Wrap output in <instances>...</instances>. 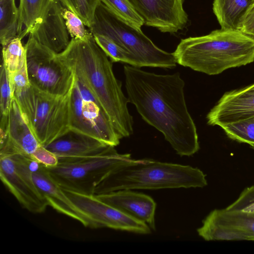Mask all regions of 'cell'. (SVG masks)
<instances>
[{"label":"cell","mask_w":254,"mask_h":254,"mask_svg":"<svg viewBox=\"0 0 254 254\" xmlns=\"http://www.w3.org/2000/svg\"><path fill=\"white\" fill-rule=\"evenodd\" d=\"M0 154L31 157L40 145L14 99L7 116L0 117Z\"/></svg>","instance_id":"cell-14"},{"label":"cell","mask_w":254,"mask_h":254,"mask_svg":"<svg viewBox=\"0 0 254 254\" xmlns=\"http://www.w3.org/2000/svg\"><path fill=\"white\" fill-rule=\"evenodd\" d=\"M119 18L139 29L144 21L128 0H100Z\"/></svg>","instance_id":"cell-26"},{"label":"cell","mask_w":254,"mask_h":254,"mask_svg":"<svg viewBox=\"0 0 254 254\" xmlns=\"http://www.w3.org/2000/svg\"><path fill=\"white\" fill-rule=\"evenodd\" d=\"M89 28L93 35H105L129 53L143 66L173 68L177 62L173 53L156 45L141 31L124 21L101 1Z\"/></svg>","instance_id":"cell-6"},{"label":"cell","mask_w":254,"mask_h":254,"mask_svg":"<svg viewBox=\"0 0 254 254\" xmlns=\"http://www.w3.org/2000/svg\"><path fill=\"white\" fill-rule=\"evenodd\" d=\"M93 36L98 45L112 62L126 63L140 68L135 58L111 39L102 35H95Z\"/></svg>","instance_id":"cell-24"},{"label":"cell","mask_w":254,"mask_h":254,"mask_svg":"<svg viewBox=\"0 0 254 254\" xmlns=\"http://www.w3.org/2000/svg\"><path fill=\"white\" fill-rule=\"evenodd\" d=\"M12 100L9 75L5 66L1 63L0 72V117L7 116Z\"/></svg>","instance_id":"cell-28"},{"label":"cell","mask_w":254,"mask_h":254,"mask_svg":"<svg viewBox=\"0 0 254 254\" xmlns=\"http://www.w3.org/2000/svg\"><path fill=\"white\" fill-rule=\"evenodd\" d=\"M64 7L77 15L90 28L93 22L96 8L100 0H58Z\"/></svg>","instance_id":"cell-27"},{"label":"cell","mask_w":254,"mask_h":254,"mask_svg":"<svg viewBox=\"0 0 254 254\" xmlns=\"http://www.w3.org/2000/svg\"><path fill=\"white\" fill-rule=\"evenodd\" d=\"M227 136L241 143L254 144V116L221 127Z\"/></svg>","instance_id":"cell-25"},{"label":"cell","mask_w":254,"mask_h":254,"mask_svg":"<svg viewBox=\"0 0 254 254\" xmlns=\"http://www.w3.org/2000/svg\"><path fill=\"white\" fill-rule=\"evenodd\" d=\"M2 47V63L11 77L26 66L25 49L19 37Z\"/></svg>","instance_id":"cell-23"},{"label":"cell","mask_w":254,"mask_h":254,"mask_svg":"<svg viewBox=\"0 0 254 254\" xmlns=\"http://www.w3.org/2000/svg\"><path fill=\"white\" fill-rule=\"evenodd\" d=\"M26 69L31 85L46 93L65 96L73 86L75 75L56 54L29 36L24 45Z\"/></svg>","instance_id":"cell-8"},{"label":"cell","mask_w":254,"mask_h":254,"mask_svg":"<svg viewBox=\"0 0 254 254\" xmlns=\"http://www.w3.org/2000/svg\"><path fill=\"white\" fill-rule=\"evenodd\" d=\"M144 24L163 33H175L184 29L189 20L184 0H128Z\"/></svg>","instance_id":"cell-13"},{"label":"cell","mask_w":254,"mask_h":254,"mask_svg":"<svg viewBox=\"0 0 254 254\" xmlns=\"http://www.w3.org/2000/svg\"><path fill=\"white\" fill-rule=\"evenodd\" d=\"M30 158L20 154H0V177L23 208L34 213H40L49 204L33 181Z\"/></svg>","instance_id":"cell-10"},{"label":"cell","mask_w":254,"mask_h":254,"mask_svg":"<svg viewBox=\"0 0 254 254\" xmlns=\"http://www.w3.org/2000/svg\"><path fill=\"white\" fill-rule=\"evenodd\" d=\"M54 0H20L18 37L22 39L46 17Z\"/></svg>","instance_id":"cell-21"},{"label":"cell","mask_w":254,"mask_h":254,"mask_svg":"<svg viewBox=\"0 0 254 254\" xmlns=\"http://www.w3.org/2000/svg\"><path fill=\"white\" fill-rule=\"evenodd\" d=\"M102 201L155 230L156 204L150 196L132 190H121L96 195Z\"/></svg>","instance_id":"cell-17"},{"label":"cell","mask_w":254,"mask_h":254,"mask_svg":"<svg viewBox=\"0 0 254 254\" xmlns=\"http://www.w3.org/2000/svg\"><path fill=\"white\" fill-rule=\"evenodd\" d=\"M254 116V83L225 92L206 116L207 124L222 126Z\"/></svg>","instance_id":"cell-15"},{"label":"cell","mask_w":254,"mask_h":254,"mask_svg":"<svg viewBox=\"0 0 254 254\" xmlns=\"http://www.w3.org/2000/svg\"><path fill=\"white\" fill-rule=\"evenodd\" d=\"M240 30L254 38V3L249 8L245 17Z\"/></svg>","instance_id":"cell-32"},{"label":"cell","mask_w":254,"mask_h":254,"mask_svg":"<svg viewBox=\"0 0 254 254\" xmlns=\"http://www.w3.org/2000/svg\"><path fill=\"white\" fill-rule=\"evenodd\" d=\"M124 71L128 101L142 118L163 134L178 155L197 152L196 127L187 106L180 74H156L131 65H125Z\"/></svg>","instance_id":"cell-1"},{"label":"cell","mask_w":254,"mask_h":254,"mask_svg":"<svg viewBox=\"0 0 254 254\" xmlns=\"http://www.w3.org/2000/svg\"><path fill=\"white\" fill-rule=\"evenodd\" d=\"M30 166L33 181L46 198L49 206L57 211L91 228L89 219L75 206L64 190L52 178L47 169L31 157Z\"/></svg>","instance_id":"cell-16"},{"label":"cell","mask_w":254,"mask_h":254,"mask_svg":"<svg viewBox=\"0 0 254 254\" xmlns=\"http://www.w3.org/2000/svg\"><path fill=\"white\" fill-rule=\"evenodd\" d=\"M250 146L252 148L254 149V144H250Z\"/></svg>","instance_id":"cell-33"},{"label":"cell","mask_w":254,"mask_h":254,"mask_svg":"<svg viewBox=\"0 0 254 254\" xmlns=\"http://www.w3.org/2000/svg\"><path fill=\"white\" fill-rule=\"evenodd\" d=\"M226 209L254 213V186L244 190L237 199Z\"/></svg>","instance_id":"cell-30"},{"label":"cell","mask_w":254,"mask_h":254,"mask_svg":"<svg viewBox=\"0 0 254 254\" xmlns=\"http://www.w3.org/2000/svg\"><path fill=\"white\" fill-rule=\"evenodd\" d=\"M63 15L68 32L72 38L82 39L88 35L82 20L75 13L64 7Z\"/></svg>","instance_id":"cell-29"},{"label":"cell","mask_w":254,"mask_h":254,"mask_svg":"<svg viewBox=\"0 0 254 254\" xmlns=\"http://www.w3.org/2000/svg\"><path fill=\"white\" fill-rule=\"evenodd\" d=\"M31 157L47 168H53L59 163L57 156L41 145L38 147Z\"/></svg>","instance_id":"cell-31"},{"label":"cell","mask_w":254,"mask_h":254,"mask_svg":"<svg viewBox=\"0 0 254 254\" xmlns=\"http://www.w3.org/2000/svg\"><path fill=\"white\" fill-rule=\"evenodd\" d=\"M205 241L254 240V213L214 209L197 229Z\"/></svg>","instance_id":"cell-12"},{"label":"cell","mask_w":254,"mask_h":254,"mask_svg":"<svg viewBox=\"0 0 254 254\" xmlns=\"http://www.w3.org/2000/svg\"><path fill=\"white\" fill-rule=\"evenodd\" d=\"M130 154H120L109 146L95 155L59 162L47 168L52 178L64 190L94 194L96 187L113 170L133 161Z\"/></svg>","instance_id":"cell-7"},{"label":"cell","mask_w":254,"mask_h":254,"mask_svg":"<svg viewBox=\"0 0 254 254\" xmlns=\"http://www.w3.org/2000/svg\"><path fill=\"white\" fill-rule=\"evenodd\" d=\"M64 7L54 0L46 17L30 32L29 36L56 54L64 51L70 40L63 15Z\"/></svg>","instance_id":"cell-18"},{"label":"cell","mask_w":254,"mask_h":254,"mask_svg":"<svg viewBox=\"0 0 254 254\" xmlns=\"http://www.w3.org/2000/svg\"><path fill=\"white\" fill-rule=\"evenodd\" d=\"M12 98L40 145L46 146L69 129L70 93L56 96L33 87L26 67L10 78Z\"/></svg>","instance_id":"cell-5"},{"label":"cell","mask_w":254,"mask_h":254,"mask_svg":"<svg viewBox=\"0 0 254 254\" xmlns=\"http://www.w3.org/2000/svg\"><path fill=\"white\" fill-rule=\"evenodd\" d=\"M69 129L111 146L121 139L100 104L75 76L70 93Z\"/></svg>","instance_id":"cell-9"},{"label":"cell","mask_w":254,"mask_h":254,"mask_svg":"<svg viewBox=\"0 0 254 254\" xmlns=\"http://www.w3.org/2000/svg\"><path fill=\"white\" fill-rule=\"evenodd\" d=\"M19 10L15 0H0V42L3 46L18 37Z\"/></svg>","instance_id":"cell-22"},{"label":"cell","mask_w":254,"mask_h":254,"mask_svg":"<svg viewBox=\"0 0 254 254\" xmlns=\"http://www.w3.org/2000/svg\"><path fill=\"white\" fill-rule=\"evenodd\" d=\"M109 146L94 138L69 130L44 147L54 153L61 162L96 154Z\"/></svg>","instance_id":"cell-19"},{"label":"cell","mask_w":254,"mask_h":254,"mask_svg":"<svg viewBox=\"0 0 254 254\" xmlns=\"http://www.w3.org/2000/svg\"><path fill=\"white\" fill-rule=\"evenodd\" d=\"M75 206L89 219L92 228L106 227L139 234H149L151 229L99 199L95 194H86L63 189Z\"/></svg>","instance_id":"cell-11"},{"label":"cell","mask_w":254,"mask_h":254,"mask_svg":"<svg viewBox=\"0 0 254 254\" xmlns=\"http://www.w3.org/2000/svg\"><path fill=\"white\" fill-rule=\"evenodd\" d=\"M59 58L89 89L110 118L121 138L133 132V118L129 102L122 89V82L115 76L112 62L97 44L90 33L82 39L73 38Z\"/></svg>","instance_id":"cell-2"},{"label":"cell","mask_w":254,"mask_h":254,"mask_svg":"<svg viewBox=\"0 0 254 254\" xmlns=\"http://www.w3.org/2000/svg\"><path fill=\"white\" fill-rule=\"evenodd\" d=\"M205 175L189 165L134 159L111 172L95 188L97 195L121 190L203 188Z\"/></svg>","instance_id":"cell-4"},{"label":"cell","mask_w":254,"mask_h":254,"mask_svg":"<svg viewBox=\"0 0 254 254\" xmlns=\"http://www.w3.org/2000/svg\"><path fill=\"white\" fill-rule=\"evenodd\" d=\"M173 54L181 65L216 75L254 62V38L239 30H215L182 39Z\"/></svg>","instance_id":"cell-3"},{"label":"cell","mask_w":254,"mask_h":254,"mask_svg":"<svg viewBox=\"0 0 254 254\" xmlns=\"http://www.w3.org/2000/svg\"><path fill=\"white\" fill-rule=\"evenodd\" d=\"M254 0H214L213 11L224 30H240L245 14Z\"/></svg>","instance_id":"cell-20"}]
</instances>
